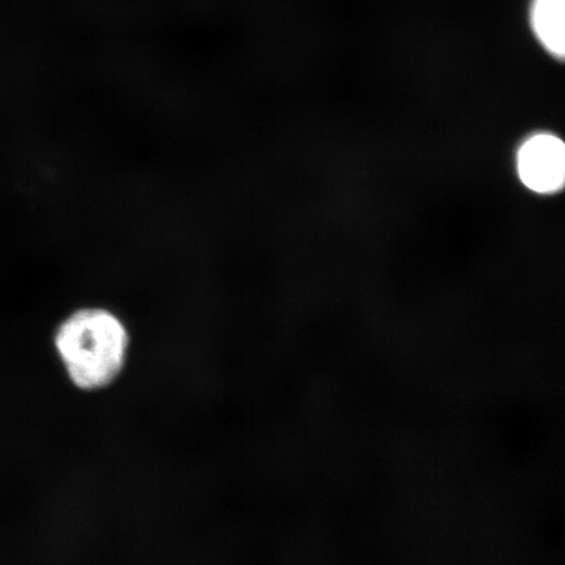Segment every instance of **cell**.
Segmentation results:
<instances>
[{
  "mask_svg": "<svg viewBox=\"0 0 565 565\" xmlns=\"http://www.w3.org/2000/svg\"><path fill=\"white\" fill-rule=\"evenodd\" d=\"M54 348L71 383L83 391H97L121 374L129 333L110 310L82 308L56 329Z\"/></svg>",
  "mask_w": 565,
  "mask_h": 565,
  "instance_id": "6da1fadb",
  "label": "cell"
},
{
  "mask_svg": "<svg viewBox=\"0 0 565 565\" xmlns=\"http://www.w3.org/2000/svg\"><path fill=\"white\" fill-rule=\"evenodd\" d=\"M522 182L535 193H555L563 188L565 177V148L553 136H535L521 147L518 159Z\"/></svg>",
  "mask_w": 565,
  "mask_h": 565,
  "instance_id": "7a4b0ae2",
  "label": "cell"
},
{
  "mask_svg": "<svg viewBox=\"0 0 565 565\" xmlns=\"http://www.w3.org/2000/svg\"><path fill=\"white\" fill-rule=\"evenodd\" d=\"M533 32L541 45L563 60L565 53V0H533L530 11Z\"/></svg>",
  "mask_w": 565,
  "mask_h": 565,
  "instance_id": "3957f363",
  "label": "cell"
}]
</instances>
